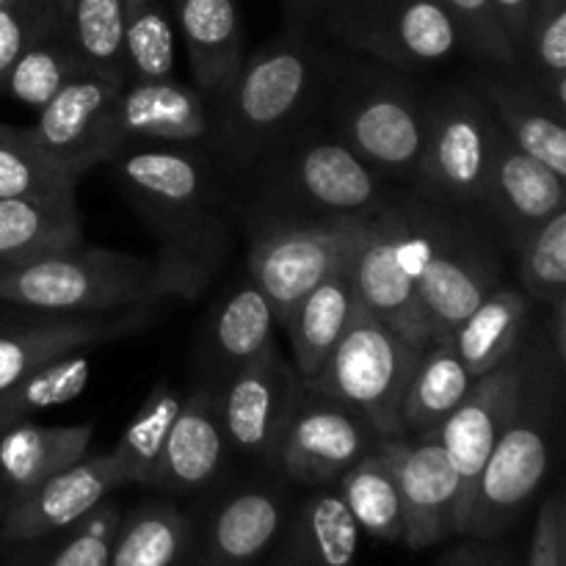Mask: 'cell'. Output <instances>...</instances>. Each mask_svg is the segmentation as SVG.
Instances as JSON below:
<instances>
[{
	"instance_id": "obj_40",
	"label": "cell",
	"mask_w": 566,
	"mask_h": 566,
	"mask_svg": "<svg viewBox=\"0 0 566 566\" xmlns=\"http://www.w3.org/2000/svg\"><path fill=\"white\" fill-rule=\"evenodd\" d=\"M88 376H92V365L77 354H66V357H59L44 368L33 370L25 379L0 392V426L22 420L31 412L75 401L86 390Z\"/></svg>"
},
{
	"instance_id": "obj_11",
	"label": "cell",
	"mask_w": 566,
	"mask_h": 566,
	"mask_svg": "<svg viewBox=\"0 0 566 566\" xmlns=\"http://www.w3.org/2000/svg\"><path fill=\"white\" fill-rule=\"evenodd\" d=\"M122 83L125 81L103 72H81L39 108L36 122L28 127L42 153L75 186L94 166L116 158L108 136V114Z\"/></svg>"
},
{
	"instance_id": "obj_25",
	"label": "cell",
	"mask_w": 566,
	"mask_h": 566,
	"mask_svg": "<svg viewBox=\"0 0 566 566\" xmlns=\"http://www.w3.org/2000/svg\"><path fill=\"white\" fill-rule=\"evenodd\" d=\"M224 426H221L219 398L210 392H193L182 401L153 486L175 492H191L208 484L224 462Z\"/></svg>"
},
{
	"instance_id": "obj_9",
	"label": "cell",
	"mask_w": 566,
	"mask_h": 566,
	"mask_svg": "<svg viewBox=\"0 0 566 566\" xmlns=\"http://www.w3.org/2000/svg\"><path fill=\"white\" fill-rule=\"evenodd\" d=\"M551 470V442L534 418H523V407L492 448L475 484L462 534L470 539H495L517 520L525 503L536 495Z\"/></svg>"
},
{
	"instance_id": "obj_51",
	"label": "cell",
	"mask_w": 566,
	"mask_h": 566,
	"mask_svg": "<svg viewBox=\"0 0 566 566\" xmlns=\"http://www.w3.org/2000/svg\"><path fill=\"white\" fill-rule=\"evenodd\" d=\"M0 523H3V517H0Z\"/></svg>"
},
{
	"instance_id": "obj_48",
	"label": "cell",
	"mask_w": 566,
	"mask_h": 566,
	"mask_svg": "<svg viewBox=\"0 0 566 566\" xmlns=\"http://www.w3.org/2000/svg\"><path fill=\"white\" fill-rule=\"evenodd\" d=\"M492 9H495L497 20H501L503 31L512 39L517 55L523 53L525 33L531 25V11H534V0H490Z\"/></svg>"
},
{
	"instance_id": "obj_7",
	"label": "cell",
	"mask_w": 566,
	"mask_h": 566,
	"mask_svg": "<svg viewBox=\"0 0 566 566\" xmlns=\"http://www.w3.org/2000/svg\"><path fill=\"white\" fill-rule=\"evenodd\" d=\"M497 125L484 103L453 94L429 114L418 180L434 197L457 205L484 202Z\"/></svg>"
},
{
	"instance_id": "obj_30",
	"label": "cell",
	"mask_w": 566,
	"mask_h": 566,
	"mask_svg": "<svg viewBox=\"0 0 566 566\" xmlns=\"http://www.w3.org/2000/svg\"><path fill=\"white\" fill-rule=\"evenodd\" d=\"M473 381V374L453 348V340L426 343L403 396L401 415L407 434L440 429L442 420L464 401Z\"/></svg>"
},
{
	"instance_id": "obj_4",
	"label": "cell",
	"mask_w": 566,
	"mask_h": 566,
	"mask_svg": "<svg viewBox=\"0 0 566 566\" xmlns=\"http://www.w3.org/2000/svg\"><path fill=\"white\" fill-rule=\"evenodd\" d=\"M442 227L423 216H370L363 241L354 249L352 271L357 302L409 340L429 343L418 302V276Z\"/></svg>"
},
{
	"instance_id": "obj_2",
	"label": "cell",
	"mask_w": 566,
	"mask_h": 566,
	"mask_svg": "<svg viewBox=\"0 0 566 566\" xmlns=\"http://www.w3.org/2000/svg\"><path fill=\"white\" fill-rule=\"evenodd\" d=\"M426 343L409 340L357 302L346 332L324 368L304 387L346 403L363 415L379 437L407 434L403 396Z\"/></svg>"
},
{
	"instance_id": "obj_31",
	"label": "cell",
	"mask_w": 566,
	"mask_h": 566,
	"mask_svg": "<svg viewBox=\"0 0 566 566\" xmlns=\"http://www.w3.org/2000/svg\"><path fill=\"white\" fill-rule=\"evenodd\" d=\"M528 302L512 287H495L453 332V348L473 374V379L490 374L514 354L523 332Z\"/></svg>"
},
{
	"instance_id": "obj_46",
	"label": "cell",
	"mask_w": 566,
	"mask_h": 566,
	"mask_svg": "<svg viewBox=\"0 0 566 566\" xmlns=\"http://www.w3.org/2000/svg\"><path fill=\"white\" fill-rule=\"evenodd\" d=\"M525 566H566V506L562 495H553L539 509Z\"/></svg>"
},
{
	"instance_id": "obj_18",
	"label": "cell",
	"mask_w": 566,
	"mask_h": 566,
	"mask_svg": "<svg viewBox=\"0 0 566 566\" xmlns=\"http://www.w3.org/2000/svg\"><path fill=\"white\" fill-rule=\"evenodd\" d=\"M111 147L119 155L133 142L191 144L208 136V108L193 86L175 77L130 81L114 94L108 114Z\"/></svg>"
},
{
	"instance_id": "obj_19",
	"label": "cell",
	"mask_w": 566,
	"mask_h": 566,
	"mask_svg": "<svg viewBox=\"0 0 566 566\" xmlns=\"http://www.w3.org/2000/svg\"><path fill=\"white\" fill-rule=\"evenodd\" d=\"M495 291L492 260L446 230L418 276V302L431 340H451L464 318Z\"/></svg>"
},
{
	"instance_id": "obj_10",
	"label": "cell",
	"mask_w": 566,
	"mask_h": 566,
	"mask_svg": "<svg viewBox=\"0 0 566 566\" xmlns=\"http://www.w3.org/2000/svg\"><path fill=\"white\" fill-rule=\"evenodd\" d=\"M376 448L396 475L403 514L401 542L423 551L451 536L457 525L459 475L448 462L437 429L415 437H379Z\"/></svg>"
},
{
	"instance_id": "obj_35",
	"label": "cell",
	"mask_w": 566,
	"mask_h": 566,
	"mask_svg": "<svg viewBox=\"0 0 566 566\" xmlns=\"http://www.w3.org/2000/svg\"><path fill=\"white\" fill-rule=\"evenodd\" d=\"M86 61L75 50L64 31V22L44 33L42 39L31 44L25 53L17 59L11 66L9 77H6L3 94L14 97L17 103L28 105V108H42L44 103L55 97L72 77L86 72Z\"/></svg>"
},
{
	"instance_id": "obj_34",
	"label": "cell",
	"mask_w": 566,
	"mask_h": 566,
	"mask_svg": "<svg viewBox=\"0 0 566 566\" xmlns=\"http://www.w3.org/2000/svg\"><path fill=\"white\" fill-rule=\"evenodd\" d=\"M276 315L252 280L230 293L213 315V352L230 370L274 348Z\"/></svg>"
},
{
	"instance_id": "obj_28",
	"label": "cell",
	"mask_w": 566,
	"mask_h": 566,
	"mask_svg": "<svg viewBox=\"0 0 566 566\" xmlns=\"http://www.w3.org/2000/svg\"><path fill=\"white\" fill-rule=\"evenodd\" d=\"M285 520V506L274 492H238L210 520L202 566H249L258 562L274 545Z\"/></svg>"
},
{
	"instance_id": "obj_24",
	"label": "cell",
	"mask_w": 566,
	"mask_h": 566,
	"mask_svg": "<svg viewBox=\"0 0 566 566\" xmlns=\"http://www.w3.org/2000/svg\"><path fill=\"white\" fill-rule=\"evenodd\" d=\"M92 434V423L39 426L11 420L0 426V484L6 486L11 501L48 481L50 475L81 462L88 453Z\"/></svg>"
},
{
	"instance_id": "obj_12",
	"label": "cell",
	"mask_w": 566,
	"mask_h": 566,
	"mask_svg": "<svg viewBox=\"0 0 566 566\" xmlns=\"http://www.w3.org/2000/svg\"><path fill=\"white\" fill-rule=\"evenodd\" d=\"M376 440L379 434L363 415L335 398L313 392V401L302 403L298 398L276 453L293 481L304 486H324L340 479L376 446Z\"/></svg>"
},
{
	"instance_id": "obj_16",
	"label": "cell",
	"mask_w": 566,
	"mask_h": 566,
	"mask_svg": "<svg viewBox=\"0 0 566 566\" xmlns=\"http://www.w3.org/2000/svg\"><path fill=\"white\" fill-rule=\"evenodd\" d=\"M429 114L403 88L374 86L340 108V136L381 175H418Z\"/></svg>"
},
{
	"instance_id": "obj_45",
	"label": "cell",
	"mask_w": 566,
	"mask_h": 566,
	"mask_svg": "<svg viewBox=\"0 0 566 566\" xmlns=\"http://www.w3.org/2000/svg\"><path fill=\"white\" fill-rule=\"evenodd\" d=\"M122 514L114 503H99L94 512L81 520L75 534L53 553L42 566H108L111 545H114L116 528Z\"/></svg>"
},
{
	"instance_id": "obj_26",
	"label": "cell",
	"mask_w": 566,
	"mask_h": 566,
	"mask_svg": "<svg viewBox=\"0 0 566 566\" xmlns=\"http://www.w3.org/2000/svg\"><path fill=\"white\" fill-rule=\"evenodd\" d=\"M271 566H354L359 525L337 492H315L282 525Z\"/></svg>"
},
{
	"instance_id": "obj_33",
	"label": "cell",
	"mask_w": 566,
	"mask_h": 566,
	"mask_svg": "<svg viewBox=\"0 0 566 566\" xmlns=\"http://www.w3.org/2000/svg\"><path fill=\"white\" fill-rule=\"evenodd\" d=\"M180 407V392L169 385L155 387L147 401L138 407L116 446L108 451L116 473L122 475V484H155L160 457Z\"/></svg>"
},
{
	"instance_id": "obj_37",
	"label": "cell",
	"mask_w": 566,
	"mask_h": 566,
	"mask_svg": "<svg viewBox=\"0 0 566 566\" xmlns=\"http://www.w3.org/2000/svg\"><path fill=\"white\" fill-rule=\"evenodd\" d=\"M186 545V517L177 509L153 503L119 523L108 566H177Z\"/></svg>"
},
{
	"instance_id": "obj_1",
	"label": "cell",
	"mask_w": 566,
	"mask_h": 566,
	"mask_svg": "<svg viewBox=\"0 0 566 566\" xmlns=\"http://www.w3.org/2000/svg\"><path fill=\"white\" fill-rule=\"evenodd\" d=\"M197 274L166 258H144L86 243L36 263L0 271V298L64 315H111L171 293H197Z\"/></svg>"
},
{
	"instance_id": "obj_17",
	"label": "cell",
	"mask_w": 566,
	"mask_h": 566,
	"mask_svg": "<svg viewBox=\"0 0 566 566\" xmlns=\"http://www.w3.org/2000/svg\"><path fill=\"white\" fill-rule=\"evenodd\" d=\"M116 486L125 484L108 453L83 457L81 462L70 464L9 501L0 523V536L9 542H33L70 528L94 512Z\"/></svg>"
},
{
	"instance_id": "obj_50",
	"label": "cell",
	"mask_w": 566,
	"mask_h": 566,
	"mask_svg": "<svg viewBox=\"0 0 566 566\" xmlns=\"http://www.w3.org/2000/svg\"><path fill=\"white\" fill-rule=\"evenodd\" d=\"M3 3H9V0H0V6H3Z\"/></svg>"
},
{
	"instance_id": "obj_49",
	"label": "cell",
	"mask_w": 566,
	"mask_h": 566,
	"mask_svg": "<svg viewBox=\"0 0 566 566\" xmlns=\"http://www.w3.org/2000/svg\"><path fill=\"white\" fill-rule=\"evenodd\" d=\"M326 6V0H287V9L296 17H310L315 11H321Z\"/></svg>"
},
{
	"instance_id": "obj_15",
	"label": "cell",
	"mask_w": 566,
	"mask_h": 566,
	"mask_svg": "<svg viewBox=\"0 0 566 566\" xmlns=\"http://www.w3.org/2000/svg\"><path fill=\"white\" fill-rule=\"evenodd\" d=\"M282 193L307 210L304 219L376 216L381 208L379 171L370 169L352 147L332 138L304 144L287 160Z\"/></svg>"
},
{
	"instance_id": "obj_20",
	"label": "cell",
	"mask_w": 566,
	"mask_h": 566,
	"mask_svg": "<svg viewBox=\"0 0 566 566\" xmlns=\"http://www.w3.org/2000/svg\"><path fill=\"white\" fill-rule=\"evenodd\" d=\"M147 324V307H133L111 315H72L31 324L25 329L0 332V392L53 359L133 335Z\"/></svg>"
},
{
	"instance_id": "obj_47",
	"label": "cell",
	"mask_w": 566,
	"mask_h": 566,
	"mask_svg": "<svg viewBox=\"0 0 566 566\" xmlns=\"http://www.w3.org/2000/svg\"><path fill=\"white\" fill-rule=\"evenodd\" d=\"M434 566H520L509 547L492 545V539H470L453 547Z\"/></svg>"
},
{
	"instance_id": "obj_41",
	"label": "cell",
	"mask_w": 566,
	"mask_h": 566,
	"mask_svg": "<svg viewBox=\"0 0 566 566\" xmlns=\"http://www.w3.org/2000/svg\"><path fill=\"white\" fill-rule=\"evenodd\" d=\"M534 88L558 111L566 108V0H534L525 33Z\"/></svg>"
},
{
	"instance_id": "obj_38",
	"label": "cell",
	"mask_w": 566,
	"mask_h": 566,
	"mask_svg": "<svg viewBox=\"0 0 566 566\" xmlns=\"http://www.w3.org/2000/svg\"><path fill=\"white\" fill-rule=\"evenodd\" d=\"M9 197L72 202L75 182L42 153L28 127L0 122V199Z\"/></svg>"
},
{
	"instance_id": "obj_44",
	"label": "cell",
	"mask_w": 566,
	"mask_h": 566,
	"mask_svg": "<svg viewBox=\"0 0 566 566\" xmlns=\"http://www.w3.org/2000/svg\"><path fill=\"white\" fill-rule=\"evenodd\" d=\"M440 6L457 22L462 42L470 50L503 66L520 59L490 0H440Z\"/></svg>"
},
{
	"instance_id": "obj_23",
	"label": "cell",
	"mask_w": 566,
	"mask_h": 566,
	"mask_svg": "<svg viewBox=\"0 0 566 566\" xmlns=\"http://www.w3.org/2000/svg\"><path fill=\"white\" fill-rule=\"evenodd\" d=\"M352 258L343 260L326 280H321L280 324L291 337L296 374L302 381H310L324 368L357 310Z\"/></svg>"
},
{
	"instance_id": "obj_39",
	"label": "cell",
	"mask_w": 566,
	"mask_h": 566,
	"mask_svg": "<svg viewBox=\"0 0 566 566\" xmlns=\"http://www.w3.org/2000/svg\"><path fill=\"white\" fill-rule=\"evenodd\" d=\"M64 31L88 70L127 81L122 59V0H61Z\"/></svg>"
},
{
	"instance_id": "obj_5",
	"label": "cell",
	"mask_w": 566,
	"mask_h": 566,
	"mask_svg": "<svg viewBox=\"0 0 566 566\" xmlns=\"http://www.w3.org/2000/svg\"><path fill=\"white\" fill-rule=\"evenodd\" d=\"M324 9L329 33L396 70H429L464 48L440 0H326Z\"/></svg>"
},
{
	"instance_id": "obj_6",
	"label": "cell",
	"mask_w": 566,
	"mask_h": 566,
	"mask_svg": "<svg viewBox=\"0 0 566 566\" xmlns=\"http://www.w3.org/2000/svg\"><path fill=\"white\" fill-rule=\"evenodd\" d=\"M370 216L340 219H280L254 235L249 274L265 293L276 324L332 274L363 241Z\"/></svg>"
},
{
	"instance_id": "obj_8",
	"label": "cell",
	"mask_w": 566,
	"mask_h": 566,
	"mask_svg": "<svg viewBox=\"0 0 566 566\" xmlns=\"http://www.w3.org/2000/svg\"><path fill=\"white\" fill-rule=\"evenodd\" d=\"M520 407H523V365L509 357L495 370L479 376L464 401L437 429L448 462L459 475V506L457 525H453L457 536L462 534L481 470Z\"/></svg>"
},
{
	"instance_id": "obj_36",
	"label": "cell",
	"mask_w": 566,
	"mask_h": 566,
	"mask_svg": "<svg viewBox=\"0 0 566 566\" xmlns=\"http://www.w3.org/2000/svg\"><path fill=\"white\" fill-rule=\"evenodd\" d=\"M177 31L160 0H122V59L130 81H160L175 72Z\"/></svg>"
},
{
	"instance_id": "obj_43",
	"label": "cell",
	"mask_w": 566,
	"mask_h": 566,
	"mask_svg": "<svg viewBox=\"0 0 566 566\" xmlns=\"http://www.w3.org/2000/svg\"><path fill=\"white\" fill-rule=\"evenodd\" d=\"M61 22V0H9L0 6V94L17 59Z\"/></svg>"
},
{
	"instance_id": "obj_27",
	"label": "cell",
	"mask_w": 566,
	"mask_h": 566,
	"mask_svg": "<svg viewBox=\"0 0 566 566\" xmlns=\"http://www.w3.org/2000/svg\"><path fill=\"white\" fill-rule=\"evenodd\" d=\"M83 243V221L75 199H0V271L36 263Z\"/></svg>"
},
{
	"instance_id": "obj_32",
	"label": "cell",
	"mask_w": 566,
	"mask_h": 566,
	"mask_svg": "<svg viewBox=\"0 0 566 566\" xmlns=\"http://www.w3.org/2000/svg\"><path fill=\"white\" fill-rule=\"evenodd\" d=\"M337 495L343 497L359 531L381 542L403 539V514L396 475L379 448H370L337 479Z\"/></svg>"
},
{
	"instance_id": "obj_21",
	"label": "cell",
	"mask_w": 566,
	"mask_h": 566,
	"mask_svg": "<svg viewBox=\"0 0 566 566\" xmlns=\"http://www.w3.org/2000/svg\"><path fill=\"white\" fill-rule=\"evenodd\" d=\"M484 205L517 241L564 210V177L514 147L497 127Z\"/></svg>"
},
{
	"instance_id": "obj_3",
	"label": "cell",
	"mask_w": 566,
	"mask_h": 566,
	"mask_svg": "<svg viewBox=\"0 0 566 566\" xmlns=\"http://www.w3.org/2000/svg\"><path fill=\"white\" fill-rule=\"evenodd\" d=\"M313 66V48L298 33L243 59L230 86L216 97L221 99V138L232 158H252L285 130L307 99Z\"/></svg>"
},
{
	"instance_id": "obj_29",
	"label": "cell",
	"mask_w": 566,
	"mask_h": 566,
	"mask_svg": "<svg viewBox=\"0 0 566 566\" xmlns=\"http://www.w3.org/2000/svg\"><path fill=\"white\" fill-rule=\"evenodd\" d=\"M484 108L514 147L556 175H566L564 114H558L534 86L490 83L484 88Z\"/></svg>"
},
{
	"instance_id": "obj_13",
	"label": "cell",
	"mask_w": 566,
	"mask_h": 566,
	"mask_svg": "<svg viewBox=\"0 0 566 566\" xmlns=\"http://www.w3.org/2000/svg\"><path fill=\"white\" fill-rule=\"evenodd\" d=\"M116 171L133 191L144 213L164 235L180 241L177 247L191 252L199 227L208 219V182L197 158L169 147L122 149ZM166 238V241H169Z\"/></svg>"
},
{
	"instance_id": "obj_14",
	"label": "cell",
	"mask_w": 566,
	"mask_h": 566,
	"mask_svg": "<svg viewBox=\"0 0 566 566\" xmlns=\"http://www.w3.org/2000/svg\"><path fill=\"white\" fill-rule=\"evenodd\" d=\"M296 403L298 374L287 368L276 346L269 348L232 370L221 392L219 409L227 442L252 457H271L280 448Z\"/></svg>"
},
{
	"instance_id": "obj_42",
	"label": "cell",
	"mask_w": 566,
	"mask_h": 566,
	"mask_svg": "<svg viewBox=\"0 0 566 566\" xmlns=\"http://www.w3.org/2000/svg\"><path fill=\"white\" fill-rule=\"evenodd\" d=\"M520 274L531 298L558 302L566 291V213L536 227L520 241Z\"/></svg>"
},
{
	"instance_id": "obj_22",
	"label": "cell",
	"mask_w": 566,
	"mask_h": 566,
	"mask_svg": "<svg viewBox=\"0 0 566 566\" xmlns=\"http://www.w3.org/2000/svg\"><path fill=\"white\" fill-rule=\"evenodd\" d=\"M177 28L202 97H219L243 64V25L235 0H175Z\"/></svg>"
}]
</instances>
